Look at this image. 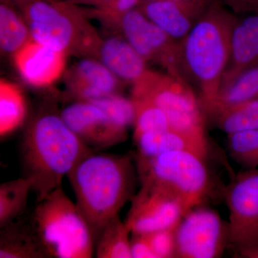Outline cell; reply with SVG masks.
<instances>
[{"label": "cell", "instance_id": "13", "mask_svg": "<svg viewBox=\"0 0 258 258\" xmlns=\"http://www.w3.org/2000/svg\"><path fill=\"white\" fill-rule=\"evenodd\" d=\"M121 80L103 62L93 57H83L68 71L66 86L70 96L76 101H93L118 94Z\"/></svg>", "mask_w": 258, "mask_h": 258}, {"label": "cell", "instance_id": "8", "mask_svg": "<svg viewBox=\"0 0 258 258\" xmlns=\"http://www.w3.org/2000/svg\"><path fill=\"white\" fill-rule=\"evenodd\" d=\"M229 247L241 257L258 258V168L243 169L225 190Z\"/></svg>", "mask_w": 258, "mask_h": 258}, {"label": "cell", "instance_id": "22", "mask_svg": "<svg viewBox=\"0 0 258 258\" xmlns=\"http://www.w3.org/2000/svg\"><path fill=\"white\" fill-rule=\"evenodd\" d=\"M226 134L258 128V99L241 102L207 115Z\"/></svg>", "mask_w": 258, "mask_h": 258}, {"label": "cell", "instance_id": "2", "mask_svg": "<svg viewBox=\"0 0 258 258\" xmlns=\"http://www.w3.org/2000/svg\"><path fill=\"white\" fill-rule=\"evenodd\" d=\"M76 205L94 240L135 195L138 177L135 161L128 155L91 153L68 174Z\"/></svg>", "mask_w": 258, "mask_h": 258}, {"label": "cell", "instance_id": "28", "mask_svg": "<svg viewBox=\"0 0 258 258\" xmlns=\"http://www.w3.org/2000/svg\"><path fill=\"white\" fill-rule=\"evenodd\" d=\"M102 108L115 121L128 128L134 125L135 108L132 98L118 94L89 101Z\"/></svg>", "mask_w": 258, "mask_h": 258}, {"label": "cell", "instance_id": "10", "mask_svg": "<svg viewBox=\"0 0 258 258\" xmlns=\"http://www.w3.org/2000/svg\"><path fill=\"white\" fill-rule=\"evenodd\" d=\"M176 258H217L229 247L228 224L204 205L185 212L174 228Z\"/></svg>", "mask_w": 258, "mask_h": 258}, {"label": "cell", "instance_id": "33", "mask_svg": "<svg viewBox=\"0 0 258 258\" xmlns=\"http://www.w3.org/2000/svg\"><path fill=\"white\" fill-rule=\"evenodd\" d=\"M152 1H157V0H142L141 3ZM169 1L176 2V3L193 5V6L200 7V8H207L209 4L211 3L210 0H169Z\"/></svg>", "mask_w": 258, "mask_h": 258}, {"label": "cell", "instance_id": "26", "mask_svg": "<svg viewBox=\"0 0 258 258\" xmlns=\"http://www.w3.org/2000/svg\"><path fill=\"white\" fill-rule=\"evenodd\" d=\"M227 153L243 169L258 168V128L227 134Z\"/></svg>", "mask_w": 258, "mask_h": 258}, {"label": "cell", "instance_id": "30", "mask_svg": "<svg viewBox=\"0 0 258 258\" xmlns=\"http://www.w3.org/2000/svg\"><path fill=\"white\" fill-rule=\"evenodd\" d=\"M174 228L163 229L147 234L156 258H175Z\"/></svg>", "mask_w": 258, "mask_h": 258}, {"label": "cell", "instance_id": "9", "mask_svg": "<svg viewBox=\"0 0 258 258\" xmlns=\"http://www.w3.org/2000/svg\"><path fill=\"white\" fill-rule=\"evenodd\" d=\"M116 30L146 62L157 64L166 74L189 83L183 61L181 42L163 31L138 8L120 18Z\"/></svg>", "mask_w": 258, "mask_h": 258}, {"label": "cell", "instance_id": "15", "mask_svg": "<svg viewBox=\"0 0 258 258\" xmlns=\"http://www.w3.org/2000/svg\"><path fill=\"white\" fill-rule=\"evenodd\" d=\"M257 64L258 13L237 15L231 33L230 59L220 90Z\"/></svg>", "mask_w": 258, "mask_h": 258}, {"label": "cell", "instance_id": "12", "mask_svg": "<svg viewBox=\"0 0 258 258\" xmlns=\"http://www.w3.org/2000/svg\"><path fill=\"white\" fill-rule=\"evenodd\" d=\"M60 114L70 128L94 152L122 143L128 137V128L92 102L76 101Z\"/></svg>", "mask_w": 258, "mask_h": 258}, {"label": "cell", "instance_id": "14", "mask_svg": "<svg viewBox=\"0 0 258 258\" xmlns=\"http://www.w3.org/2000/svg\"><path fill=\"white\" fill-rule=\"evenodd\" d=\"M13 57L17 69L27 83L44 87L62 76L67 55L32 40Z\"/></svg>", "mask_w": 258, "mask_h": 258}, {"label": "cell", "instance_id": "35", "mask_svg": "<svg viewBox=\"0 0 258 258\" xmlns=\"http://www.w3.org/2000/svg\"><path fill=\"white\" fill-rule=\"evenodd\" d=\"M71 3L78 5H92L93 0H69Z\"/></svg>", "mask_w": 258, "mask_h": 258}, {"label": "cell", "instance_id": "1", "mask_svg": "<svg viewBox=\"0 0 258 258\" xmlns=\"http://www.w3.org/2000/svg\"><path fill=\"white\" fill-rule=\"evenodd\" d=\"M23 176L32 183L40 203L93 149L70 128L55 108L44 107L30 120L22 140Z\"/></svg>", "mask_w": 258, "mask_h": 258}, {"label": "cell", "instance_id": "4", "mask_svg": "<svg viewBox=\"0 0 258 258\" xmlns=\"http://www.w3.org/2000/svg\"><path fill=\"white\" fill-rule=\"evenodd\" d=\"M18 8L34 41L67 56L96 58L102 38L79 5L69 0H27Z\"/></svg>", "mask_w": 258, "mask_h": 258}, {"label": "cell", "instance_id": "25", "mask_svg": "<svg viewBox=\"0 0 258 258\" xmlns=\"http://www.w3.org/2000/svg\"><path fill=\"white\" fill-rule=\"evenodd\" d=\"M26 101L23 93L13 83H0V135L2 138L13 133L25 120Z\"/></svg>", "mask_w": 258, "mask_h": 258}, {"label": "cell", "instance_id": "6", "mask_svg": "<svg viewBox=\"0 0 258 258\" xmlns=\"http://www.w3.org/2000/svg\"><path fill=\"white\" fill-rule=\"evenodd\" d=\"M207 158L191 151L180 150L154 157L135 154L134 161L141 184L167 190L189 210L204 205L213 189Z\"/></svg>", "mask_w": 258, "mask_h": 258}, {"label": "cell", "instance_id": "16", "mask_svg": "<svg viewBox=\"0 0 258 258\" xmlns=\"http://www.w3.org/2000/svg\"><path fill=\"white\" fill-rule=\"evenodd\" d=\"M207 8L169 0L147 2L138 7L150 21L179 42L188 35Z\"/></svg>", "mask_w": 258, "mask_h": 258}, {"label": "cell", "instance_id": "19", "mask_svg": "<svg viewBox=\"0 0 258 258\" xmlns=\"http://www.w3.org/2000/svg\"><path fill=\"white\" fill-rule=\"evenodd\" d=\"M0 257L47 258L28 218L23 215L2 227Z\"/></svg>", "mask_w": 258, "mask_h": 258}, {"label": "cell", "instance_id": "34", "mask_svg": "<svg viewBox=\"0 0 258 258\" xmlns=\"http://www.w3.org/2000/svg\"><path fill=\"white\" fill-rule=\"evenodd\" d=\"M113 0H93L92 5L94 8H101L109 4Z\"/></svg>", "mask_w": 258, "mask_h": 258}, {"label": "cell", "instance_id": "31", "mask_svg": "<svg viewBox=\"0 0 258 258\" xmlns=\"http://www.w3.org/2000/svg\"><path fill=\"white\" fill-rule=\"evenodd\" d=\"M132 258H156L147 235L132 234L131 238Z\"/></svg>", "mask_w": 258, "mask_h": 258}, {"label": "cell", "instance_id": "5", "mask_svg": "<svg viewBox=\"0 0 258 258\" xmlns=\"http://www.w3.org/2000/svg\"><path fill=\"white\" fill-rule=\"evenodd\" d=\"M47 258H91L95 240L76 203L62 186L37 205L28 217Z\"/></svg>", "mask_w": 258, "mask_h": 258}, {"label": "cell", "instance_id": "20", "mask_svg": "<svg viewBox=\"0 0 258 258\" xmlns=\"http://www.w3.org/2000/svg\"><path fill=\"white\" fill-rule=\"evenodd\" d=\"M14 5L8 0L0 5V47L2 52L13 56L32 40L28 24Z\"/></svg>", "mask_w": 258, "mask_h": 258}, {"label": "cell", "instance_id": "23", "mask_svg": "<svg viewBox=\"0 0 258 258\" xmlns=\"http://www.w3.org/2000/svg\"><path fill=\"white\" fill-rule=\"evenodd\" d=\"M258 99V64L247 69L219 91L215 101L204 111L205 118L212 112L241 102Z\"/></svg>", "mask_w": 258, "mask_h": 258}, {"label": "cell", "instance_id": "32", "mask_svg": "<svg viewBox=\"0 0 258 258\" xmlns=\"http://www.w3.org/2000/svg\"><path fill=\"white\" fill-rule=\"evenodd\" d=\"M225 5L237 15L258 13V0H223Z\"/></svg>", "mask_w": 258, "mask_h": 258}, {"label": "cell", "instance_id": "3", "mask_svg": "<svg viewBox=\"0 0 258 258\" xmlns=\"http://www.w3.org/2000/svg\"><path fill=\"white\" fill-rule=\"evenodd\" d=\"M236 18L227 7L211 2L181 41L185 71L189 82L198 86L203 112L215 101L221 87Z\"/></svg>", "mask_w": 258, "mask_h": 258}, {"label": "cell", "instance_id": "24", "mask_svg": "<svg viewBox=\"0 0 258 258\" xmlns=\"http://www.w3.org/2000/svg\"><path fill=\"white\" fill-rule=\"evenodd\" d=\"M32 183L21 176L0 185V228L25 215Z\"/></svg>", "mask_w": 258, "mask_h": 258}, {"label": "cell", "instance_id": "29", "mask_svg": "<svg viewBox=\"0 0 258 258\" xmlns=\"http://www.w3.org/2000/svg\"><path fill=\"white\" fill-rule=\"evenodd\" d=\"M142 0H113L101 8H93L88 10V17L96 18L106 28L116 30L120 18L136 8Z\"/></svg>", "mask_w": 258, "mask_h": 258}, {"label": "cell", "instance_id": "21", "mask_svg": "<svg viewBox=\"0 0 258 258\" xmlns=\"http://www.w3.org/2000/svg\"><path fill=\"white\" fill-rule=\"evenodd\" d=\"M132 231L119 215L111 219L95 240L94 255L98 258H132Z\"/></svg>", "mask_w": 258, "mask_h": 258}, {"label": "cell", "instance_id": "11", "mask_svg": "<svg viewBox=\"0 0 258 258\" xmlns=\"http://www.w3.org/2000/svg\"><path fill=\"white\" fill-rule=\"evenodd\" d=\"M125 220L132 234L147 235L163 229L174 228L188 211L175 195L160 186L141 184L131 200Z\"/></svg>", "mask_w": 258, "mask_h": 258}, {"label": "cell", "instance_id": "7", "mask_svg": "<svg viewBox=\"0 0 258 258\" xmlns=\"http://www.w3.org/2000/svg\"><path fill=\"white\" fill-rule=\"evenodd\" d=\"M132 98H143L164 111L171 128L208 143L199 96L189 83L166 73L148 70L132 84Z\"/></svg>", "mask_w": 258, "mask_h": 258}, {"label": "cell", "instance_id": "27", "mask_svg": "<svg viewBox=\"0 0 258 258\" xmlns=\"http://www.w3.org/2000/svg\"><path fill=\"white\" fill-rule=\"evenodd\" d=\"M131 98L135 108L134 138L147 132L171 128L166 113L159 106L143 98Z\"/></svg>", "mask_w": 258, "mask_h": 258}, {"label": "cell", "instance_id": "17", "mask_svg": "<svg viewBox=\"0 0 258 258\" xmlns=\"http://www.w3.org/2000/svg\"><path fill=\"white\" fill-rule=\"evenodd\" d=\"M96 58L118 79L132 84L147 71V62L121 35L102 38Z\"/></svg>", "mask_w": 258, "mask_h": 258}, {"label": "cell", "instance_id": "18", "mask_svg": "<svg viewBox=\"0 0 258 258\" xmlns=\"http://www.w3.org/2000/svg\"><path fill=\"white\" fill-rule=\"evenodd\" d=\"M137 155L154 157L173 151L188 150L208 157L209 143L202 142L172 128L147 132L134 137Z\"/></svg>", "mask_w": 258, "mask_h": 258}, {"label": "cell", "instance_id": "36", "mask_svg": "<svg viewBox=\"0 0 258 258\" xmlns=\"http://www.w3.org/2000/svg\"><path fill=\"white\" fill-rule=\"evenodd\" d=\"M1 1H3V0H1ZM8 1L12 2L16 6L20 7V5H23L27 0H8Z\"/></svg>", "mask_w": 258, "mask_h": 258}]
</instances>
